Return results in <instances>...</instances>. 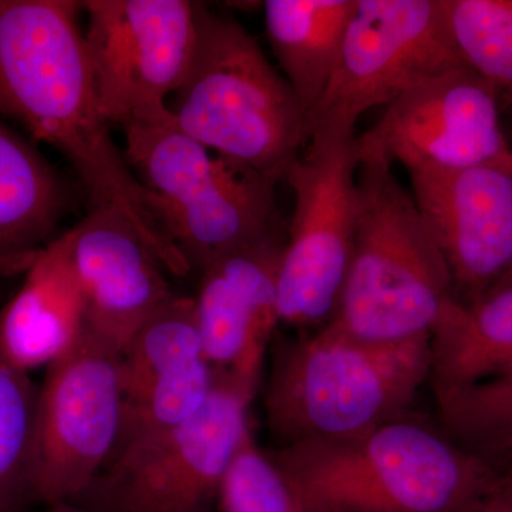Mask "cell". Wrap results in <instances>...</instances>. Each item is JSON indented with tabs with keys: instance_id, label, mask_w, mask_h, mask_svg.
<instances>
[{
	"instance_id": "1",
	"label": "cell",
	"mask_w": 512,
	"mask_h": 512,
	"mask_svg": "<svg viewBox=\"0 0 512 512\" xmlns=\"http://www.w3.org/2000/svg\"><path fill=\"white\" fill-rule=\"evenodd\" d=\"M73 0H0V116L18 121L55 148L87 192L90 205L133 222L170 274L190 266L160 227L151 198L127 164L101 111Z\"/></svg>"
},
{
	"instance_id": "2",
	"label": "cell",
	"mask_w": 512,
	"mask_h": 512,
	"mask_svg": "<svg viewBox=\"0 0 512 512\" xmlns=\"http://www.w3.org/2000/svg\"><path fill=\"white\" fill-rule=\"evenodd\" d=\"M268 453L308 512H463L501 474L412 412Z\"/></svg>"
},
{
	"instance_id": "3",
	"label": "cell",
	"mask_w": 512,
	"mask_h": 512,
	"mask_svg": "<svg viewBox=\"0 0 512 512\" xmlns=\"http://www.w3.org/2000/svg\"><path fill=\"white\" fill-rule=\"evenodd\" d=\"M357 150L352 261L326 325L373 343L430 336L454 296L446 261L383 148L362 134Z\"/></svg>"
},
{
	"instance_id": "4",
	"label": "cell",
	"mask_w": 512,
	"mask_h": 512,
	"mask_svg": "<svg viewBox=\"0 0 512 512\" xmlns=\"http://www.w3.org/2000/svg\"><path fill=\"white\" fill-rule=\"evenodd\" d=\"M429 375L430 336L373 343L325 325L275 346L266 423L278 447L355 436L412 412Z\"/></svg>"
},
{
	"instance_id": "5",
	"label": "cell",
	"mask_w": 512,
	"mask_h": 512,
	"mask_svg": "<svg viewBox=\"0 0 512 512\" xmlns=\"http://www.w3.org/2000/svg\"><path fill=\"white\" fill-rule=\"evenodd\" d=\"M124 157L151 198V211L190 269L285 229L281 181L212 153L164 110L123 127Z\"/></svg>"
},
{
	"instance_id": "6",
	"label": "cell",
	"mask_w": 512,
	"mask_h": 512,
	"mask_svg": "<svg viewBox=\"0 0 512 512\" xmlns=\"http://www.w3.org/2000/svg\"><path fill=\"white\" fill-rule=\"evenodd\" d=\"M168 111L212 153L284 181L308 143V117L255 37L210 12L197 59Z\"/></svg>"
},
{
	"instance_id": "7",
	"label": "cell",
	"mask_w": 512,
	"mask_h": 512,
	"mask_svg": "<svg viewBox=\"0 0 512 512\" xmlns=\"http://www.w3.org/2000/svg\"><path fill=\"white\" fill-rule=\"evenodd\" d=\"M356 131L316 130L284 181L293 192L279 266L281 323L325 326L335 315L356 231Z\"/></svg>"
},
{
	"instance_id": "8",
	"label": "cell",
	"mask_w": 512,
	"mask_h": 512,
	"mask_svg": "<svg viewBox=\"0 0 512 512\" xmlns=\"http://www.w3.org/2000/svg\"><path fill=\"white\" fill-rule=\"evenodd\" d=\"M207 403L137 453L113 461L72 503L100 512H211L251 423L256 387L217 372Z\"/></svg>"
},
{
	"instance_id": "9",
	"label": "cell",
	"mask_w": 512,
	"mask_h": 512,
	"mask_svg": "<svg viewBox=\"0 0 512 512\" xmlns=\"http://www.w3.org/2000/svg\"><path fill=\"white\" fill-rule=\"evenodd\" d=\"M87 56L101 111L123 128L168 109L187 80L210 10L191 0H86Z\"/></svg>"
},
{
	"instance_id": "10",
	"label": "cell",
	"mask_w": 512,
	"mask_h": 512,
	"mask_svg": "<svg viewBox=\"0 0 512 512\" xmlns=\"http://www.w3.org/2000/svg\"><path fill=\"white\" fill-rule=\"evenodd\" d=\"M461 63L444 0H357L332 79L308 117L316 130L356 131L360 116L386 107Z\"/></svg>"
},
{
	"instance_id": "11",
	"label": "cell",
	"mask_w": 512,
	"mask_h": 512,
	"mask_svg": "<svg viewBox=\"0 0 512 512\" xmlns=\"http://www.w3.org/2000/svg\"><path fill=\"white\" fill-rule=\"evenodd\" d=\"M123 412L120 352L86 329L40 384L35 503L74 501L92 485L119 443Z\"/></svg>"
},
{
	"instance_id": "12",
	"label": "cell",
	"mask_w": 512,
	"mask_h": 512,
	"mask_svg": "<svg viewBox=\"0 0 512 512\" xmlns=\"http://www.w3.org/2000/svg\"><path fill=\"white\" fill-rule=\"evenodd\" d=\"M500 94L476 73L457 69L420 83L384 107L363 136L409 173L498 165L512 168L500 121Z\"/></svg>"
},
{
	"instance_id": "13",
	"label": "cell",
	"mask_w": 512,
	"mask_h": 512,
	"mask_svg": "<svg viewBox=\"0 0 512 512\" xmlns=\"http://www.w3.org/2000/svg\"><path fill=\"white\" fill-rule=\"evenodd\" d=\"M120 375L123 424L109 464L161 439L207 403L218 373L205 355L192 298L175 295L144 323L120 353Z\"/></svg>"
},
{
	"instance_id": "14",
	"label": "cell",
	"mask_w": 512,
	"mask_h": 512,
	"mask_svg": "<svg viewBox=\"0 0 512 512\" xmlns=\"http://www.w3.org/2000/svg\"><path fill=\"white\" fill-rule=\"evenodd\" d=\"M413 197L446 261L458 301L512 278V168L414 171Z\"/></svg>"
},
{
	"instance_id": "15",
	"label": "cell",
	"mask_w": 512,
	"mask_h": 512,
	"mask_svg": "<svg viewBox=\"0 0 512 512\" xmlns=\"http://www.w3.org/2000/svg\"><path fill=\"white\" fill-rule=\"evenodd\" d=\"M82 289L86 329L123 352L138 330L177 293L156 252L120 211L90 205L64 232Z\"/></svg>"
},
{
	"instance_id": "16",
	"label": "cell",
	"mask_w": 512,
	"mask_h": 512,
	"mask_svg": "<svg viewBox=\"0 0 512 512\" xmlns=\"http://www.w3.org/2000/svg\"><path fill=\"white\" fill-rule=\"evenodd\" d=\"M286 228L220 256L200 272L194 301L205 355L217 372L258 387L279 318Z\"/></svg>"
},
{
	"instance_id": "17",
	"label": "cell",
	"mask_w": 512,
	"mask_h": 512,
	"mask_svg": "<svg viewBox=\"0 0 512 512\" xmlns=\"http://www.w3.org/2000/svg\"><path fill=\"white\" fill-rule=\"evenodd\" d=\"M84 330L83 293L62 234L36 256L0 309V355L30 375L70 352Z\"/></svg>"
},
{
	"instance_id": "18",
	"label": "cell",
	"mask_w": 512,
	"mask_h": 512,
	"mask_svg": "<svg viewBox=\"0 0 512 512\" xmlns=\"http://www.w3.org/2000/svg\"><path fill=\"white\" fill-rule=\"evenodd\" d=\"M512 375V278L471 302L451 296L430 332L434 399Z\"/></svg>"
},
{
	"instance_id": "19",
	"label": "cell",
	"mask_w": 512,
	"mask_h": 512,
	"mask_svg": "<svg viewBox=\"0 0 512 512\" xmlns=\"http://www.w3.org/2000/svg\"><path fill=\"white\" fill-rule=\"evenodd\" d=\"M67 205L66 185L52 164L0 121V276L25 272L59 237Z\"/></svg>"
},
{
	"instance_id": "20",
	"label": "cell",
	"mask_w": 512,
	"mask_h": 512,
	"mask_svg": "<svg viewBox=\"0 0 512 512\" xmlns=\"http://www.w3.org/2000/svg\"><path fill=\"white\" fill-rule=\"evenodd\" d=\"M357 0H266L265 33L306 117L338 64Z\"/></svg>"
},
{
	"instance_id": "21",
	"label": "cell",
	"mask_w": 512,
	"mask_h": 512,
	"mask_svg": "<svg viewBox=\"0 0 512 512\" xmlns=\"http://www.w3.org/2000/svg\"><path fill=\"white\" fill-rule=\"evenodd\" d=\"M39 384L0 355V512L35 504Z\"/></svg>"
},
{
	"instance_id": "22",
	"label": "cell",
	"mask_w": 512,
	"mask_h": 512,
	"mask_svg": "<svg viewBox=\"0 0 512 512\" xmlns=\"http://www.w3.org/2000/svg\"><path fill=\"white\" fill-rule=\"evenodd\" d=\"M450 439L493 467L512 471V375L436 397Z\"/></svg>"
},
{
	"instance_id": "23",
	"label": "cell",
	"mask_w": 512,
	"mask_h": 512,
	"mask_svg": "<svg viewBox=\"0 0 512 512\" xmlns=\"http://www.w3.org/2000/svg\"><path fill=\"white\" fill-rule=\"evenodd\" d=\"M461 63L512 97V0H444Z\"/></svg>"
},
{
	"instance_id": "24",
	"label": "cell",
	"mask_w": 512,
	"mask_h": 512,
	"mask_svg": "<svg viewBox=\"0 0 512 512\" xmlns=\"http://www.w3.org/2000/svg\"><path fill=\"white\" fill-rule=\"evenodd\" d=\"M217 507L220 512H308L252 430L222 480Z\"/></svg>"
},
{
	"instance_id": "25",
	"label": "cell",
	"mask_w": 512,
	"mask_h": 512,
	"mask_svg": "<svg viewBox=\"0 0 512 512\" xmlns=\"http://www.w3.org/2000/svg\"><path fill=\"white\" fill-rule=\"evenodd\" d=\"M463 512H512V471L501 473L493 487Z\"/></svg>"
},
{
	"instance_id": "26",
	"label": "cell",
	"mask_w": 512,
	"mask_h": 512,
	"mask_svg": "<svg viewBox=\"0 0 512 512\" xmlns=\"http://www.w3.org/2000/svg\"><path fill=\"white\" fill-rule=\"evenodd\" d=\"M43 512H100L93 510V508L84 507L82 504L72 503V501H63V503H56L46 505Z\"/></svg>"
}]
</instances>
